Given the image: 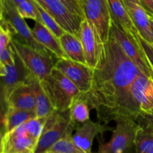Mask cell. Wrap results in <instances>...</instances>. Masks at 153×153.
Returning a JSON list of instances; mask_svg holds the SVG:
<instances>
[{"instance_id": "9c48e42d", "label": "cell", "mask_w": 153, "mask_h": 153, "mask_svg": "<svg viewBox=\"0 0 153 153\" xmlns=\"http://www.w3.org/2000/svg\"><path fill=\"white\" fill-rule=\"evenodd\" d=\"M111 35L117 41L126 55L138 67L140 71L146 76L153 78V73L145 55L140 41L134 40L128 34L112 25Z\"/></svg>"}, {"instance_id": "30bf717a", "label": "cell", "mask_w": 153, "mask_h": 153, "mask_svg": "<svg viewBox=\"0 0 153 153\" xmlns=\"http://www.w3.org/2000/svg\"><path fill=\"white\" fill-rule=\"evenodd\" d=\"M55 68L59 70L79 90L82 95L91 91L93 79V69L87 64L70 59L58 60Z\"/></svg>"}, {"instance_id": "d6986e66", "label": "cell", "mask_w": 153, "mask_h": 153, "mask_svg": "<svg viewBox=\"0 0 153 153\" xmlns=\"http://www.w3.org/2000/svg\"><path fill=\"white\" fill-rule=\"evenodd\" d=\"M32 33L36 40L52 55H55L58 60L68 59L67 55L63 50L59 38L43 24L35 22L32 28Z\"/></svg>"}, {"instance_id": "cb8c5ba5", "label": "cell", "mask_w": 153, "mask_h": 153, "mask_svg": "<svg viewBox=\"0 0 153 153\" xmlns=\"http://www.w3.org/2000/svg\"><path fill=\"white\" fill-rule=\"evenodd\" d=\"M136 153H147L153 149V131L140 126L136 134Z\"/></svg>"}, {"instance_id": "2e32d148", "label": "cell", "mask_w": 153, "mask_h": 153, "mask_svg": "<svg viewBox=\"0 0 153 153\" xmlns=\"http://www.w3.org/2000/svg\"><path fill=\"white\" fill-rule=\"evenodd\" d=\"M112 22L134 40L140 41V34L133 23L123 0H108Z\"/></svg>"}, {"instance_id": "4fadbf2b", "label": "cell", "mask_w": 153, "mask_h": 153, "mask_svg": "<svg viewBox=\"0 0 153 153\" xmlns=\"http://www.w3.org/2000/svg\"><path fill=\"white\" fill-rule=\"evenodd\" d=\"M37 141L31 137L22 124L10 132L3 134L1 141V153H19L34 149Z\"/></svg>"}, {"instance_id": "d590c367", "label": "cell", "mask_w": 153, "mask_h": 153, "mask_svg": "<svg viewBox=\"0 0 153 153\" xmlns=\"http://www.w3.org/2000/svg\"><path fill=\"white\" fill-rule=\"evenodd\" d=\"M46 153H57V152H52V151H49V152H46Z\"/></svg>"}, {"instance_id": "4316f807", "label": "cell", "mask_w": 153, "mask_h": 153, "mask_svg": "<svg viewBox=\"0 0 153 153\" xmlns=\"http://www.w3.org/2000/svg\"><path fill=\"white\" fill-rule=\"evenodd\" d=\"M49 117H35L26 122L25 127L31 137L38 141Z\"/></svg>"}, {"instance_id": "277c9868", "label": "cell", "mask_w": 153, "mask_h": 153, "mask_svg": "<svg viewBox=\"0 0 153 153\" xmlns=\"http://www.w3.org/2000/svg\"><path fill=\"white\" fill-rule=\"evenodd\" d=\"M11 45L33 77L44 80L55 68L58 58L52 53L40 52L13 37Z\"/></svg>"}, {"instance_id": "8992f818", "label": "cell", "mask_w": 153, "mask_h": 153, "mask_svg": "<svg viewBox=\"0 0 153 153\" xmlns=\"http://www.w3.org/2000/svg\"><path fill=\"white\" fill-rule=\"evenodd\" d=\"M85 19L91 23L100 44L108 41L111 31L112 16L108 0H80Z\"/></svg>"}, {"instance_id": "ffe728a7", "label": "cell", "mask_w": 153, "mask_h": 153, "mask_svg": "<svg viewBox=\"0 0 153 153\" xmlns=\"http://www.w3.org/2000/svg\"><path fill=\"white\" fill-rule=\"evenodd\" d=\"M35 117H37V115L34 111H26L7 108L2 114L3 131H4L3 134L10 132L22 126V124Z\"/></svg>"}, {"instance_id": "74e56055", "label": "cell", "mask_w": 153, "mask_h": 153, "mask_svg": "<svg viewBox=\"0 0 153 153\" xmlns=\"http://www.w3.org/2000/svg\"><path fill=\"white\" fill-rule=\"evenodd\" d=\"M151 18H152V19H153V17H152V16H151Z\"/></svg>"}, {"instance_id": "3957f363", "label": "cell", "mask_w": 153, "mask_h": 153, "mask_svg": "<svg viewBox=\"0 0 153 153\" xmlns=\"http://www.w3.org/2000/svg\"><path fill=\"white\" fill-rule=\"evenodd\" d=\"M116 127L107 143H100L98 153H136V134L140 125L134 118L118 116L114 119Z\"/></svg>"}, {"instance_id": "603a6c76", "label": "cell", "mask_w": 153, "mask_h": 153, "mask_svg": "<svg viewBox=\"0 0 153 153\" xmlns=\"http://www.w3.org/2000/svg\"><path fill=\"white\" fill-rule=\"evenodd\" d=\"M89 104L81 94L75 99L69 109L70 117L75 123H84L90 120Z\"/></svg>"}, {"instance_id": "f1b7e54d", "label": "cell", "mask_w": 153, "mask_h": 153, "mask_svg": "<svg viewBox=\"0 0 153 153\" xmlns=\"http://www.w3.org/2000/svg\"><path fill=\"white\" fill-rule=\"evenodd\" d=\"M70 12L82 19H85V13L80 0H61Z\"/></svg>"}, {"instance_id": "1f68e13d", "label": "cell", "mask_w": 153, "mask_h": 153, "mask_svg": "<svg viewBox=\"0 0 153 153\" xmlns=\"http://www.w3.org/2000/svg\"><path fill=\"white\" fill-rule=\"evenodd\" d=\"M138 1L149 13V16L153 17V0H138Z\"/></svg>"}, {"instance_id": "7c38bea8", "label": "cell", "mask_w": 153, "mask_h": 153, "mask_svg": "<svg viewBox=\"0 0 153 153\" xmlns=\"http://www.w3.org/2000/svg\"><path fill=\"white\" fill-rule=\"evenodd\" d=\"M131 97L134 107L140 115L152 111L153 110V78L140 73L131 85Z\"/></svg>"}, {"instance_id": "5b68a950", "label": "cell", "mask_w": 153, "mask_h": 153, "mask_svg": "<svg viewBox=\"0 0 153 153\" xmlns=\"http://www.w3.org/2000/svg\"><path fill=\"white\" fill-rule=\"evenodd\" d=\"M1 22L8 27L13 37L22 43L44 53H51L34 38L32 29L29 28L25 19L18 13L16 7L10 0H0Z\"/></svg>"}, {"instance_id": "d6a6232c", "label": "cell", "mask_w": 153, "mask_h": 153, "mask_svg": "<svg viewBox=\"0 0 153 153\" xmlns=\"http://www.w3.org/2000/svg\"><path fill=\"white\" fill-rule=\"evenodd\" d=\"M10 1H11L12 3H13V4H14L15 6H18L19 5V4H21V3H22V2H24V1H27V0H10Z\"/></svg>"}, {"instance_id": "836d02e7", "label": "cell", "mask_w": 153, "mask_h": 153, "mask_svg": "<svg viewBox=\"0 0 153 153\" xmlns=\"http://www.w3.org/2000/svg\"><path fill=\"white\" fill-rule=\"evenodd\" d=\"M150 29H151V36H152V45H153V19L150 16Z\"/></svg>"}, {"instance_id": "52a82bcc", "label": "cell", "mask_w": 153, "mask_h": 153, "mask_svg": "<svg viewBox=\"0 0 153 153\" xmlns=\"http://www.w3.org/2000/svg\"><path fill=\"white\" fill-rule=\"evenodd\" d=\"M75 123L70 117L69 110L56 112L49 117L44 130L34 149V153H46L52 146L68 133L73 132Z\"/></svg>"}, {"instance_id": "ac0fdd59", "label": "cell", "mask_w": 153, "mask_h": 153, "mask_svg": "<svg viewBox=\"0 0 153 153\" xmlns=\"http://www.w3.org/2000/svg\"><path fill=\"white\" fill-rule=\"evenodd\" d=\"M34 78H31L29 82L21 85L11 93L6 103L5 109L13 108L35 111V97L33 86Z\"/></svg>"}, {"instance_id": "d4e9b609", "label": "cell", "mask_w": 153, "mask_h": 153, "mask_svg": "<svg viewBox=\"0 0 153 153\" xmlns=\"http://www.w3.org/2000/svg\"><path fill=\"white\" fill-rule=\"evenodd\" d=\"M34 1L39 13V17H40L39 22L43 24L49 31H52L58 38L60 39V37L64 35L67 31H64L62 27L57 22V21L52 16H50L37 1L34 0Z\"/></svg>"}, {"instance_id": "e575fe53", "label": "cell", "mask_w": 153, "mask_h": 153, "mask_svg": "<svg viewBox=\"0 0 153 153\" xmlns=\"http://www.w3.org/2000/svg\"><path fill=\"white\" fill-rule=\"evenodd\" d=\"M19 153H34V149H28V150H25L22 152H19Z\"/></svg>"}, {"instance_id": "44dd1931", "label": "cell", "mask_w": 153, "mask_h": 153, "mask_svg": "<svg viewBox=\"0 0 153 153\" xmlns=\"http://www.w3.org/2000/svg\"><path fill=\"white\" fill-rule=\"evenodd\" d=\"M59 40L63 50L67 55L68 59L81 64H87L83 47L80 38L78 36L71 33L65 32L64 35L60 37Z\"/></svg>"}, {"instance_id": "ba28073f", "label": "cell", "mask_w": 153, "mask_h": 153, "mask_svg": "<svg viewBox=\"0 0 153 153\" xmlns=\"http://www.w3.org/2000/svg\"><path fill=\"white\" fill-rule=\"evenodd\" d=\"M0 76L2 109H5L6 103L11 93L21 85L29 82L33 76L16 52L14 62L7 65H0Z\"/></svg>"}, {"instance_id": "83f0119b", "label": "cell", "mask_w": 153, "mask_h": 153, "mask_svg": "<svg viewBox=\"0 0 153 153\" xmlns=\"http://www.w3.org/2000/svg\"><path fill=\"white\" fill-rule=\"evenodd\" d=\"M16 10L23 19H30L34 22H39L40 17L34 0H27L16 6Z\"/></svg>"}, {"instance_id": "7a4b0ae2", "label": "cell", "mask_w": 153, "mask_h": 153, "mask_svg": "<svg viewBox=\"0 0 153 153\" xmlns=\"http://www.w3.org/2000/svg\"><path fill=\"white\" fill-rule=\"evenodd\" d=\"M41 84L55 111L59 113L67 111L73 100L82 94L71 81L55 68Z\"/></svg>"}, {"instance_id": "8fae6325", "label": "cell", "mask_w": 153, "mask_h": 153, "mask_svg": "<svg viewBox=\"0 0 153 153\" xmlns=\"http://www.w3.org/2000/svg\"><path fill=\"white\" fill-rule=\"evenodd\" d=\"M50 16H52L63 29L79 37L80 25L83 19L70 11L61 0H34Z\"/></svg>"}, {"instance_id": "6da1fadb", "label": "cell", "mask_w": 153, "mask_h": 153, "mask_svg": "<svg viewBox=\"0 0 153 153\" xmlns=\"http://www.w3.org/2000/svg\"><path fill=\"white\" fill-rule=\"evenodd\" d=\"M141 72L111 35L102 44L98 62L93 69L91 91L82 95L97 112L99 122L107 125L118 116L137 118L140 113L131 97V87Z\"/></svg>"}, {"instance_id": "8d00e7d4", "label": "cell", "mask_w": 153, "mask_h": 153, "mask_svg": "<svg viewBox=\"0 0 153 153\" xmlns=\"http://www.w3.org/2000/svg\"><path fill=\"white\" fill-rule=\"evenodd\" d=\"M147 153H153V149L152 150H151V151H149V152H148Z\"/></svg>"}, {"instance_id": "e0dca14e", "label": "cell", "mask_w": 153, "mask_h": 153, "mask_svg": "<svg viewBox=\"0 0 153 153\" xmlns=\"http://www.w3.org/2000/svg\"><path fill=\"white\" fill-rule=\"evenodd\" d=\"M133 23L140 36L152 44L150 29V16L138 0H123Z\"/></svg>"}, {"instance_id": "f546056e", "label": "cell", "mask_w": 153, "mask_h": 153, "mask_svg": "<svg viewBox=\"0 0 153 153\" xmlns=\"http://www.w3.org/2000/svg\"><path fill=\"white\" fill-rule=\"evenodd\" d=\"M140 40L142 48H143L145 55L146 57V59H147L148 62H149L150 68L153 73V45L149 43L146 40H143L141 37H140Z\"/></svg>"}, {"instance_id": "484cf974", "label": "cell", "mask_w": 153, "mask_h": 153, "mask_svg": "<svg viewBox=\"0 0 153 153\" xmlns=\"http://www.w3.org/2000/svg\"><path fill=\"white\" fill-rule=\"evenodd\" d=\"M72 133H68L58 140L49 151L57 153H85L74 143Z\"/></svg>"}, {"instance_id": "5bb4252c", "label": "cell", "mask_w": 153, "mask_h": 153, "mask_svg": "<svg viewBox=\"0 0 153 153\" xmlns=\"http://www.w3.org/2000/svg\"><path fill=\"white\" fill-rule=\"evenodd\" d=\"M79 37L83 47L87 65L94 69L98 62L102 44L99 42L92 25L86 19L81 22Z\"/></svg>"}, {"instance_id": "4dcf8cb0", "label": "cell", "mask_w": 153, "mask_h": 153, "mask_svg": "<svg viewBox=\"0 0 153 153\" xmlns=\"http://www.w3.org/2000/svg\"><path fill=\"white\" fill-rule=\"evenodd\" d=\"M137 122L140 126L145 127L153 131V110L145 114H141L137 118Z\"/></svg>"}, {"instance_id": "7402d4cb", "label": "cell", "mask_w": 153, "mask_h": 153, "mask_svg": "<svg viewBox=\"0 0 153 153\" xmlns=\"http://www.w3.org/2000/svg\"><path fill=\"white\" fill-rule=\"evenodd\" d=\"M34 97H35V113L37 117H49L56 113L55 108L45 91L41 82L34 78L33 80Z\"/></svg>"}, {"instance_id": "9a60e30c", "label": "cell", "mask_w": 153, "mask_h": 153, "mask_svg": "<svg viewBox=\"0 0 153 153\" xmlns=\"http://www.w3.org/2000/svg\"><path fill=\"white\" fill-rule=\"evenodd\" d=\"M109 129L113 130L114 128H109L107 125L102 124L100 122L89 120L76 128V133L73 135V140L85 153H92L93 142L96 136Z\"/></svg>"}]
</instances>
